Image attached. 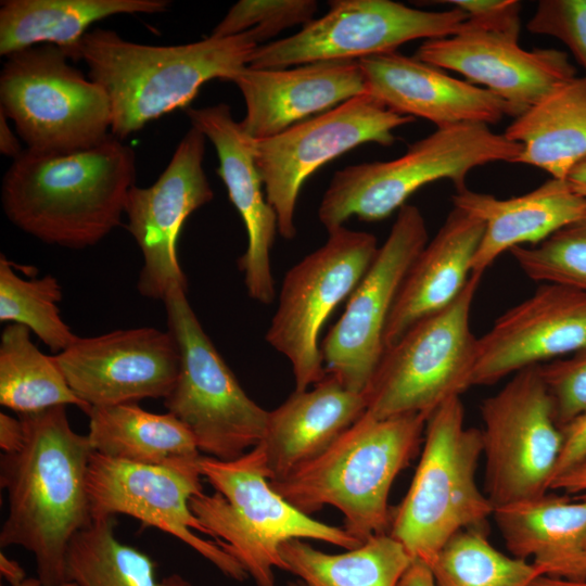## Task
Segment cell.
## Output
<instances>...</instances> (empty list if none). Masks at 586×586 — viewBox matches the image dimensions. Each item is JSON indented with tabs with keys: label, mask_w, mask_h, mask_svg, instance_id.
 <instances>
[{
	"label": "cell",
	"mask_w": 586,
	"mask_h": 586,
	"mask_svg": "<svg viewBox=\"0 0 586 586\" xmlns=\"http://www.w3.org/2000/svg\"><path fill=\"white\" fill-rule=\"evenodd\" d=\"M18 417L24 440L0 460L9 498L0 546L30 551L41 583L58 585L67 582L72 538L92 521L87 477L93 449L87 435L71 428L66 406Z\"/></svg>",
	"instance_id": "6da1fadb"
},
{
	"label": "cell",
	"mask_w": 586,
	"mask_h": 586,
	"mask_svg": "<svg viewBox=\"0 0 586 586\" xmlns=\"http://www.w3.org/2000/svg\"><path fill=\"white\" fill-rule=\"evenodd\" d=\"M136 175L133 149L112 135L68 154L25 149L3 176L2 207L23 232L47 244L81 250L120 225Z\"/></svg>",
	"instance_id": "7a4b0ae2"
},
{
	"label": "cell",
	"mask_w": 586,
	"mask_h": 586,
	"mask_svg": "<svg viewBox=\"0 0 586 586\" xmlns=\"http://www.w3.org/2000/svg\"><path fill=\"white\" fill-rule=\"evenodd\" d=\"M259 47L252 30L177 46L129 41L112 29L94 28L81 39L76 60L105 91L111 135L124 140L150 122L188 109L212 79L229 81L249 66Z\"/></svg>",
	"instance_id": "3957f363"
},
{
	"label": "cell",
	"mask_w": 586,
	"mask_h": 586,
	"mask_svg": "<svg viewBox=\"0 0 586 586\" xmlns=\"http://www.w3.org/2000/svg\"><path fill=\"white\" fill-rule=\"evenodd\" d=\"M428 418L410 413L379 419L365 411L320 455L269 480L270 485L308 515L324 506L336 508L345 531L361 543L388 533L391 487L416 455Z\"/></svg>",
	"instance_id": "277c9868"
},
{
	"label": "cell",
	"mask_w": 586,
	"mask_h": 586,
	"mask_svg": "<svg viewBox=\"0 0 586 586\" xmlns=\"http://www.w3.org/2000/svg\"><path fill=\"white\" fill-rule=\"evenodd\" d=\"M198 468L215 493L193 496L190 508L256 586H277L273 569L288 571L280 547L291 539L321 540L347 550L362 544L344 527L313 519L278 494L259 444L233 460L202 456Z\"/></svg>",
	"instance_id": "5b68a950"
},
{
	"label": "cell",
	"mask_w": 586,
	"mask_h": 586,
	"mask_svg": "<svg viewBox=\"0 0 586 586\" xmlns=\"http://www.w3.org/2000/svg\"><path fill=\"white\" fill-rule=\"evenodd\" d=\"M482 454L481 430L464 426L460 396L430 415L421 458L388 528L413 559L430 566L460 531H488L494 507L475 476Z\"/></svg>",
	"instance_id": "8992f818"
},
{
	"label": "cell",
	"mask_w": 586,
	"mask_h": 586,
	"mask_svg": "<svg viewBox=\"0 0 586 586\" xmlns=\"http://www.w3.org/2000/svg\"><path fill=\"white\" fill-rule=\"evenodd\" d=\"M522 145L486 124L436 128L412 143L399 157L347 166L334 173L318 208L328 233L344 227L352 216L365 221L386 218L406 204L418 189L447 179L457 191L476 167L515 163Z\"/></svg>",
	"instance_id": "52a82bcc"
},
{
	"label": "cell",
	"mask_w": 586,
	"mask_h": 586,
	"mask_svg": "<svg viewBox=\"0 0 586 586\" xmlns=\"http://www.w3.org/2000/svg\"><path fill=\"white\" fill-rule=\"evenodd\" d=\"M69 60L52 44L29 47L5 58L0 111L31 152H79L111 136L112 111L105 91Z\"/></svg>",
	"instance_id": "ba28073f"
},
{
	"label": "cell",
	"mask_w": 586,
	"mask_h": 586,
	"mask_svg": "<svg viewBox=\"0 0 586 586\" xmlns=\"http://www.w3.org/2000/svg\"><path fill=\"white\" fill-rule=\"evenodd\" d=\"M187 291L174 286L164 300L179 353L178 377L164 405L190 430L201 453L233 460L262 442L269 411L244 392L203 330Z\"/></svg>",
	"instance_id": "9c48e42d"
},
{
	"label": "cell",
	"mask_w": 586,
	"mask_h": 586,
	"mask_svg": "<svg viewBox=\"0 0 586 586\" xmlns=\"http://www.w3.org/2000/svg\"><path fill=\"white\" fill-rule=\"evenodd\" d=\"M481 278L471 273L450 305L422 318L385 347L366 391V411L379 419L430 417L445 400L472 386L477 337L470 313Z\"/></svg>",
	"instance_id": "30bf717a"
},
{
	"label": "cell",
	"mask_w": 586,
	"mask_h": 586,
	"mask_svg": "<svg viewBox=\"0 0 586 586\" xmlns=\"http://www.w3.org/2000/svg\"><path fill=\"white\" fill-rule=\"evenodd\" d=\"M485 495L494 510L547 494L562 433L540 365L514 373L481 405Z\"/></svg>",
	"instance_id": "8fae6325"
},
{
	"label": "cell",
	"mask_w": 586,
	"mask_h": 586,
	"mask_svg": "<svg viewBox=\"0 0 586 586\" xmlns=\"http://www.w3.org/2000/svg\"><path fill=\"white\" fill-rule=\"evenodd\" d=\"M323 245L285 273L267 343L286 357L295 391L320 382L326 369L318 346L320 330L335 307L349 297L378 252L377 238L341 227Z\"/></svg>",
	"instance_id": "7c38bea8"
},
{
	"label": "cell",
	"mask_w": 586,
	"mask_h": 586,
	"mask_svg": "<svg viewBox=\"0 0 586 586\" xmlns=\"http://www.w3.org/2000/svg\"><path fill=\"white\" fill-rule=\"evenodd\" d=\"M329 11L284 39L259 46L249 66L288 68L396 51L406 42L455 35L468 20L457 8L413 9L392 0H333Z\"/></svg>",
	"instance_id": "4fadbf2b"
},
{
	"label": "cell",
	"mask_w": 586,
	"mask_h": 586,
	"mask_svg": "<svg viewBox=\"0 0 586 586\" xmlns=\"http://www.w3.org/2000/svg\"><path fill=\"white\" fill-rule=\"evenodd\" d=\"M416 118L387 109L368 93L301 122L270 138L255 140V160L278 232L296 235V201L305 180L326 163L365 143L392 145L394 130Z\"/></svg>",
	"instance_id": "5bb4252c"
},
{
	"label": "cell",
	"mask_w": 586,
	"mask_h": 586,
	"mask_svg": "<svg viewBox=\"0 0 586 586\" xmlns=\"http://www.w3.org/2000/svg\"><path fill=\"white\" fill-rule=\"evenodd\" d=\"M426 243L423 215L417 206L405 204L321 344L327 374L346 388L366 393L385 349L384 332L398 291Z\"/></svg>",
	"instance_id": "9a60e30c"
},
{
	"label": "cell",
	"mask_w": 586,
	"mask_h": 586,
	"mask_svg": "<svg viewBox=\"0 0 586 586\" xmlns=\"http://www.w3.org/2000/svg\"><path fill=\"white\" fill-rule=\"evenodd\" d=\"M199 468L181 469L129 462L92 453L87 489L92 518L127 514L180 539L238 582L249 575L208 535L190 508V499L203 493Z\"/></svg>",
	"instance_id": "2e32d148"
},
{
	"label": "cell",
	"mask_w": 586,
	"mask_h": 586,
	"mask_svg": "<svg viewBox=\"0 0 586 586\" xmlns=\"http://www.w3.org/2000/svg\"><path fill=\"white\" fill-rule=\"evenodd\" d=\"M520 31L521 23L488 26L467 20L455 35L424 40L413 56L491 91L515 118L576 77L565 52L525 50Z\"/></svg>",
	"instance_id": "e0dca14e"
},
{
	"label": "cell",
	"mask_w": 586,
	"mask_h": 586,
	"mask_svg": "<svg viewBox=\"0 0 586 586\" xmlns=\"http://www.w3.org/2000/svg\"><path fill=\"white\" fill-rule=\"evenodd\" d=\"M205 141L191 127L156 181L128 193L127 229L142 254L137 289L144 297L164 302L174 286L188 289L177 243L186 219L214 198L203 167Z\"/></svg>",
	"instance_id": "ac0fdd59"
},
{
	"label": "cell",
	"mask_w": 586,
	"mask_h": 586,
	"mask_svg": "<svg viewBox=\"0 0 586 586\" xmlns=\"http://www.w3.org/2000/svg\"><path fill=\"white\" fill-rule=\"evenodd\" d=\"M54 358L69 387L90 408L165 399L179 372L174 336L151 327L78 336Z\"/></svg>",
	"instance_id": "d6986e66"
},
{
	"label": "cell",
	"mask_w": 586,
	"mask_h": 586,
	"mask_svg": "<svg viewBox=\"0 0 586 586\" xmlns=\"http://www.w3.org/2000/svg\"><path fill=\"white\" fill-rule=\"evenodd\" d=\"M584 347L586 293L543 283L477 337L472 386L494 384L510 373Z\"/></svg>",
	"instance_id": "ffe728a7"
},
{
	"label": "cell",
	"mask_w": 586,
	"mask_h": 586,
	"mask_svg": "<svg viewBox=\"0 0 586 586\" xmlns=\"http://www.w3.org/2000/svg\"><path fill=\"white\" fill-rule=\"evenodd\" d=\"M192 127L215 146L217 173L228 196L244 222L247 246L239 269L251 298L270 304L275 297L270 250L278 231L277 215L263 192V179L255 160V140L243 130L226 103L186 109Z\"/></svg>",
	"instance_id": "44dd1931"
},
{
	"label": "cell",
	"mask_w": 586,
	"mask_h": 586,
	"mask_svg": "<svg viewBox=\"0 0 586 586\" xmlns=\"http://www.w3.org/2000/svg\"><path fill=\"white\" fill-rule=\"evenodd\" d=\"M229 81L243 95L246 112L240 124L254 140L276 136L367 93L356 60L320 61L291 68L246 66Z\"/></svg>",
	"instance_id": "7402d4cb"
},
{
	"label": "cell",
	"mask_w": 586,
	"mask_h": 586,
	"mask_svg": "<svg viewBox=\"0 0 586 586\" xmlns=\"http://www.w3.org/2000/svg\"><path fill=\"white\" fill-rule=\"evenodd\" d=\"M358 63L368 94L397 114L424 118L436 128L513 117L509 104L491 91L415 56L393 51Z\"/></svg>",
	"instance_id": "603a6c76"
},
{
	"label": "cell",
	"mask_w": 586,
	"mask_h": 586,
	"mask_svg": "<svg viewBox=\"0 0 586 586\" xmlns=\"http://www.w3.org/2000/svg\"><path fill=\"white\" fill-rule=\"evenodd\" d=\"M451 202L484 225L472 262V273L480 276L504 252L538 244L586 216V198L575 193L566 180L556 178L525 194L502 200L466 188L457 191Z\"/></svg>",
	"instance_id": "cb8c5ba5"
},
{
	"label": "cell",
	"mask_w": 586,
	"mask_h": 586,
	"mask_svg": "<svg viewBox=\"0 0 586 586\" xmlns=\"http://www.w3.org/2000/svg\"><path fill=\"white\" fill-rule=\"evenodd\" d=\"M484 232L483 222L454 207L435 237L410 266L391 310L385 347L422 318L450 305L472 273V262Z\"/></svg>",
	"instance_id": "d4e9b609"
},
{
	"label": "cell",
	"mask_w": 586,
	"mask_h": 586,
	"mask_svg": "<svg viewBox=\"0 0 586 586\" xmlns=\"http://www.w3.org/2000/svg\"><path fill=\"white\" fill-rule=\"evenodd\" d=\"M367 409L366 393L327 374L313 388L295 391L269 411L263 448L269 480L281 479L327 449Z\"/></svg>",
	"instance_id": "484cf974"
},
{
	"label": "cell",
	"mask_w": 586,
	"mask_h": 586,
	"mask_svg": "<svg viewBox=\"0 0 586 586\" xmlns=\"http://www.w3.org/2000/svg\"><path fill=\"white\" fill-rule=\"evenodd\" d=\"M511 556L532 562L542 575L574 579L586 538V499L548 495L494 510Z\"/></svg>",
	"instance_id": "4316f807"
},
{
	"label": "cell",
	"mask_w": 586,
	"mask_h": 586,
	"mask_svg": "<svg viewBox=\"0 0 586 586\" xmlns=\"http://www.w3.org/2000/svg\"><path fill=\"white\" fill-rule=\"evenodd\" d=\"M168 0H4L0 7V54L38 44L61 48L72 60L89 27L118 14L168 11Z\"/></svg>",
	"instance_id": "83f0119b"
},
{
	"label": "cell",
	"mask_w": 586,
	"mask_h": 586,
	"mask_svg": "<svg viewBox=\"0 0 586 586\" xmlns=\"http://www.w3.org/2000/svg\"><path fill=\"white\" fill-rule=\"evenodd\" d=\"M87 434L93 451L129 462L198 468L202 457L190 430L174 415L136 403L92 407Z\"/></svg>",
	"instance_id": "f1b7e54d"
},
{
	"label": "cell",
	"mask_w": 586,
	"mask_h": 586,
	"mask_svg": "<svg viewBox=\"0 0 586 586\" xmlns=\"http://www.w3.org/2000/svg\"><path fill=\"white\" fill-rule=\"evenodd\" d=\"M505 136L522 145L515 163L565 180L586 158V78L575 77L513 118Z\"/></svg>",
	"instance_id": "f546056e"
},
{
	"label": "cell",
	"mask_w": 586,
	"mask_h": 586,
	"mask_svg": "<svg viewBox=\"0 0 586 586\" xmlns=\"http://www.w3.org/2000/svg\"><path fill=\"white\" fill-rule=\"evenodd\" d=\"M288 572L306 586H398L415 560L388 533L342 553H326L302 539L280 547Z\"/></svg>",
	"instance_id": "4dcf8cb0"
},
{
	"label": "cell",
	"mask_w": 586,
	"mask_h": 586,
	"mask_svg": "<svg viewBox=\"0 0 586 586\" xmlns=\"http://www.w3.org/2000/svg\"><path fill=\"white\" fill-rule=\"evenodd\" d=\"M0 404L18 415L67 405L90 410L69 387L54 356L41 353L30 331L17 323L8 324L0 337Z\"/></svg>",
	"instance_id": "1f68e13d"
},
{
	"label": "cell",
	"mask_w": 586,
	"mask_h": 586,
	"mask_svg": "<svg viewBox=\"0 0 586 586\" xmlns=\"http://www.w3.org/2000/svg\"><path fill=\"white\" fill-rule=\"evenodd\" d=\"M114 515L92 518L72 538L66 555L67 581L78 586H191L178 574L157 579L156 563L114 534Z\"/></svg>",
	"instance_id": "d6a6232c"
},
{
	"label": "cell",
	"mask_w": 586,
	"mask_h": 586,
	"mask_svg": "<svg viewBox=\"0 0 586 586\" xmlns=\"http://www.w3.org/2000/svg\"><path fill=\"white\" fill-rule=\"evenodd\" d=\"M430 569L435 586H530L542 575L533 562L500 552L481 530L454 535Z\"/></svg>",
	"instance_id": "836d02e7"
},
{
	"label": "cell",
	"mask_w": 586,
	"mask_h": 586,
	"mask_svg": "<svg viewBox=\"0 0 586 586\" xmlns=\"http://www.w3.org/2000/svg\"><path fill=\"white\" fill-rule=\"evenodd\" d=\"M1 255L0 321L26 327L55 354L65 351L78 336L60 316L62 289L58 279L52 275L25 279Z\"/></svg>",
	"instance_id": "e575fe53"
},
{
	"label": "cell",
	"mask_w": 586,
	"mask_h": 586,
	"mask_svg": "<svg viewBox=\"0 0 586 586\" xmlns=\"http://www.w3.org/2000/svg\"><path fill=\"white\" fill-rule=\"evenodd\" d=\"M509 252L528 278L586 293V216L538 244Z\"/></svg>",
	"instance_id": "d590c367"
},
{
	"label": "cell",
	"mask_w": 586,
	"mask_h": 586,
	"mask_svg": "<svg viewBox=\"0 0 586 586\" xmlns=\"http://www.w3.org/2000/svg\"><path fill=\"white\" fill-rule=\"evenodd\" d=\"M317 9L315 0H240L209 36L225 38L252 30L260 46L285 28L305 26L314 20Z\"/></svg>",
	"instance_id": "8d00e7d4"
},
{
	"label": "cell",
	"mask_w": 586,
	"mask_h": 586,
	"mask_svg": "<svg viewBox=\"0 0 586 586\" xmlns=\"http://www.w3.org/2000/svg\"><path fill=\"white\" fill-rule=\"evenodd\" d=\"M526 28L566 46L586 78V0H540Z\"/></svg>",
	"instance_id": "74e56055"
},
{
	"label": "cell",
	"mask_w": 586,
	"mask_h": 586,
	"mask_svg": "<svg viewBox=\"0 0 586 586\" xmlns=\"http://www.w3.org/2000/svg\"><path fill=\"white\" fill-rule=\"evenodd\" d=\"M540 373L560 428L586 411V347L540 365Z\"/></svg>",
	"instance_id": "f35d334b"
},
{
	"label": "cell",
	"mask_w": 586,
	"mask_h": 586,
	"mask_svg": "<svg viewBox=\"0 0 586 586\" xmlns=\"http://www.w3.org/2000/svg\"><path fill=\"white\" fill-rule=\"evenodd\" d=\"M464 12L468 20L481 24H500L521 16V2L517 0H448L442 1Z\"/></svg>",
	"instance_id": "ab89813d"
},
{
	"label": "cell",
	"mask_w": 586,
	"mask_h": 586,
	"mask_svg": "<svg viewBox=\"0 0 586 586\" xmlns=\"http://www.w3.org/2000/svg\"><path fill=\"white\" fill-rule=\"evenodd\" d=\"M560 429L562 433V449L552 481L569 470L586 462V411Z\"/></svg>",
	"instance_id": "60d3db41"
},
{
	"label": "cell",
	"mask_w": 586,
	"mask_h": 586,
	"mask_svg": "<svg viewBox=\"0 0 586 586\" xmlns=\"http://www.w3.org/2000/svg\"><path fill=\"white\" fill-rule=\"evenodd\" d=\"M25 436V429L21 418H13L0 413V447L3 454L11 453L20 447Z\"/></svg>",
	"instance_id": "b9f144b4"
},
{
	"label": "cell",
	"mask_w": 586,
	"mask_h": 586,
	"mask_svg": "<svg viewBox=\"0 0 586 586\" xmlns=\"http://www.w3.org/2000/svg\"><path fill=\"white\" fill-rule=\"evenodd\" d=\"M549 489L563 491L566 494H577L579 499H586V462L556 477Z\"/></svg>",
	"instance_id": "7bdbcfd3"
},
{
	"label": "cell",
	"mask_w": 586,
	"mask_h": 586,
	"mask_svg": "<svg viewBox=\"0 0 586 586\" xmlns=\"http://www.w3.org/2000/svg\"><path fill=\"white\" fill-rule=\"evenodd\" d=\"M398 586H435L430 566L415 559L402 576Z\"/></svg>",
	"instance_id": "ee69618b"
},
{
	"label": "cell",
	"mask_w": 586,
	"mask_h": 586,
	"mask_svg": "<svg viewBox=\"0 0 586 586\" xmlns=\"http://www.w3.org/2000/svg\"><path fill=\"white\" fill-rule=\"evenodd\" d=\"M23 151L17 136L8 123V117L0 111V153L15 160Z\"/></svg>",
	"instance_id": "f6af8a7d"
},
{
	"label": "cell",
	"mask_w": 586,
	"mask_h": 586,
	"mask_svg": "<svg viewBox=\"0 0 586 586\" xmlns=\"http://www.w3.org/2000/svg\"><path fill=\"white\" fill-rule=\"evenodd\" d=\"M0 572L11 586H20L26 579L22 565L3 552L0 553Z\"/></svg>",
	"instance_id": "bcb514c9"
},
{
	"label": "cell",
	"mask_w": 586,
	"mask_h": 586,
	"mask_svg": "<svg viewBox=\"0 0 586 586\" xmlns=\"http://www.w3.org/2000/svg\"><path fill=\"white\" fill-rule=\"evenodd\" d=\"M565 180L575 193L586 198V158L569 173Z\"/></svg>",
	"instance_id": "7dc6e473"
},
{
	"label": "cell",
	"mask_w": 586,
	"mask_h": 586,
	"mask_svg": "<svg viewBox=\"0 0 586 586\" xmlns=\"http://www.w3.org/2000/svg\"><path fill=\"white\" fill-rule=\"evenodd\" d=\"M530 586H586V579H570L549 575H539Z\"/></svg>",
	"instance_id": "c3c4849f"
},
{
	"label": "cell",
	"mask_w": 586,
	"mask_h": 586,
	"mask_svg": "<svg viewBox=\"0 0 586 586\" xmlns=\"http://www.w3.org/2000/svg\"><path fill=\"white\" fill-rule=\"evenodd\" d=\"M574 579H586V538L582 544L576 561Z\"/></svg>",
	"instance_id": "681fc988"
},
{
	"label": "cell",
	"mask_w": 586,
	"mask_h": 586,
	"mask_svg": "<svg viewBox=\"0 0 586 586\" xmlns=\"http://www.w3.org/2000/svg\"><path fill=\"white\" fill-rule=\"evenodd\" d=\"M20 586H78L75 582L67 581L58 585H44L39 578H26Z\"/></svg>",
	"instance_id": "f907efd6"
},
{
	"label": "cell",
	"mask_w": 586,
	"mask_h": 586,
	"mask_svg": "<svg viewBox=\"0 0 586 586\" xmlns=\"http://www.w3.org/2000/svg\"><path fill=\"white\" fill-rule=\"evenodd\" d=\"M288 586H306L302 581L291 582Z\"/></svg>",
	"instance_id": "816d5d0a"
}]
</instances>
